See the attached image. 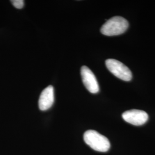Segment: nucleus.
I'll list each match as a JSON object with an SVG mask.
<instances>
[{"mask_svg":"<svg viewBox=\"0 0 155 155\" xmlns=\"http://www.w3.org/2000/svg\"><path fill=\"white\" fill-rule=\"evenodd\" d=\"M83 139L84 142L94 150L106 152L110 150L109 140L94 130H87L84 133Z\"/></svg>","mask_w":155,"mask_h":155,"instance_id":"1","label":"nucleus"},{"mask_svg":"<svg viewBox=\"0 0 155 155\" xmlns=\"http://www.w3.org/2000/svg\"><path fill=\"white\" fill-rule=\"evenodd\" d=\"M128 27L129 23L125 18L121 16H114L102 26L101 32L108 36H117L124 33Z\"/></svg>","mask_w":155,"mask_h":155,"instance_id":"2","label":"nucleus"},{"mask_svg":"<svg viewBox=\"0 0 155 155\" xmlns=\"http://www.w3.org/2000/svg\"><path fill=\"white\" fill-rule=\"evenodd\" d=\"M105 64L109 71L116 77L124 81H130L132 79L131 71L121 61L109 59L106 61Z\"/></svg>","mask_w":155,"mask_h":155,"instance_id":"3","label":"nucleus"},{"mask_svg":"<svg viewBox=\"0 0 155 155\" xmlns=\"http://www.w3.org/2000/svg\"><path fill=\"white\" fill-rule=\"evenodd\" d=\"M81 74L83 84L89 92L92 94L98 93L100 91L99 84L91 70L87 67L83 66L81 68Z\"/></svg>","mask_w":155,"mask_h":155,"instance_id":"4","label":"nucleus"},{"mask_svg":"<svg viewBox=\"0 0 155 155\" xmlns=\"http://www.w3.org/2000/svg\"><path fill=\"white\" fill-rule=\"evenodd\" d=\"M122 117L126 122L135 126L143 125L148 120V115L145 111L136 109L125 111Z\"/></svg>","mask_w":155,"mask_h":155,"instance_id":"5","label":"nucleus"},{"mask_svg":"<svg viewBox=\"0 0 155 155\" xmlns=\"http://www.w3.org/2000/svg\"><path fill=\"white\" fill-rule=\"evenodd\" d=\"M54 102V89L49 86L43 90L39 100V109L42 111L49 109Z\"/></svg>","mask_w":155,"mask_h":155,"instance_id":"6","label":"nucleus"},{"mask_svg":"<svg viewBox=\"0 0 155 155\" xmlns=\"http://www.w3.org/2000/svg\"><path fill=\"white\" fill-rule=\"evenodd\" d=\"M11 2L17 9H22L24 5V1L23 0H12Z\"/></svg>","mask_w":155,"mask_h":155,"instance_id":"7","label":"nucleus"}]
</instances>
